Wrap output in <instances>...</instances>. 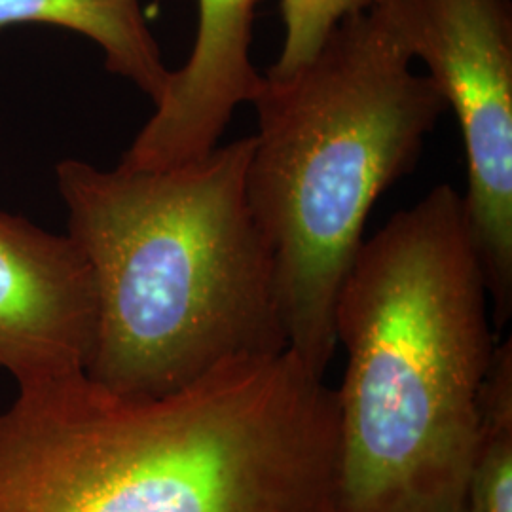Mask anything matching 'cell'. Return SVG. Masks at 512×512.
<instances>
[{
    "label": "cell",
    "instance_id": "cell-9",
    "mask_svg": "<svg viewBox=\"0 0 512 512\" xmlns=\"http://www.w3.org/2000/svg\"><path fill=\"white\" fill-rule=\"evenodd\" d=\"M463 512H512V344H497L480 389Z\"/></svg>",
    "mask_w": 512,
    "mask_h": 512
},
{
    "label": "cell",
    "instance_id": "cell-7",
    "mask_svg": "<svg viewBox=\"0 0 512 512\" xmlns=\"http://www.w3.org/2000/svg\"><path fill=\"white\" fill-rule=\"evenodd\" d=\"M258 0H198L192 54L171 71L154 114L120 167L158 171L188 164L219 147L234 112L253 103L264 74L251 59Z\"/></svg>",
    "mask_w": 512,
    "mask_h": 512
},
{
    "label": "cell",
    "instance_id": "cell-1",
    "mask_svg": "<svg viewBox=\"0 0 512 512\" xmlns=\"http://www.w3.org/2000/svg\"><path fill=\"white\" fill-rule=\"evenodd\" d=\"M334 512H463L490 294L463 194L435 186L355 256L334 311Z\"/></svg>",
    "mask_w": 512,
    "mask_h": 512
},
{
    "label": "cell",
    "instance_id": "cell-3",
    "mask_svg": "<svg viewBox=\"0 0 512 512\" xmlns=\"http://www.w3.org/2000/svg\"><path fill=\"white\" fill-rule=\"evenodd\" d=\"M245 186L272 245L287 349L319 378L334 311L374 203L420 158L446 110L384 2L344 19L306 65L264 74Z\"/></svg>",
    "mask_w": 512,
    "mask_h": 512
},
{
    "label": "cell",
    "instance_id": "cell-6",
    "mask_svg": "<svg viewBox=\"0 0 512 512\" xmlns=\"http://www.w3.org/2000/svg\"><path fill=\"white\" fill-rule=\"evenodd\" d=\"M97 294L73 239L0 211V370L18 385L86 370Z\"/></svg>",
    "mask_w": 512,
    "mask_h": 512
},
{
    "label": "cell",
    "instance_id": "cell-10",
    "mask_svg": "<svg viewBox=\"0 0 512 512\" xmlns=\"http://www.w3.org/2000/svg\"><path fill=\"white\" fill-rule=\"evenodd\" d=\"M380 0H281L285 40L268 73L285 76L306 65L344 19L363 14Z\"/></svg>",
    "mask_w": 512,
    "mask_h": 512
},
{
    "label": "cell",
    "instance_id": "cell-2",
    "mask_svg": "<svg viewBox=\"0 0 512 512\" xmlns=\"http://www.w3.org/2000/svg\"><path fill=\"white\" fill-rule=\"evenodd\" d=\"M251 150L249 135L158 171L55 165L67 234L95 283V382L164 397L287 349L274 251L247 198Z\"/></svg>",
    "mask_w": 512,
    "mask_h": 512
},
{
    "label": "cell",
    "instance_id": "cell-5",
    "mask_svg": "<svg viewBox=\"0 0 512 512\" xmlns=\"http://www.w3.org/2000/svg\"><path fill=\"white\" fill-rule=\"evenodd\" d=\"M380 2L458 118L467 156L463 200L503 327L512 310V2Z\"/></svg>",
    "mask_w": 512,
    "mask_h": 512
},
{
    "label": "cell",
    "instance_id": "cell-8",
    "mask_svg": "<svg viewBox=\"0 0 512 512\" xmlns=\"http://www.w3.org/2000/svg\"><path fill=\"white\" fill-rule=\"evenodd\" d=\"M18 25H54L90 38L110 73L147 93L154 105L171 78L141 0H0V33Z\"/></svg>",
    "mask_w": 512,
    "mask_h": 512
},
{
    "label": "cell",
    "instance_id": "cell-4",
    "mask_svg": "<svg viewBox=\"0 0 512 512\" xmlns=\"http://www.w3.org/2000/svg\"><path fill=\"white\" fill-rule=\"evenodd\" d=\"M0 410V512H293L270 408L232 372L131 397L86 370Z\"/></svg>",
    "mask_w": 512,
    "mask_h": 512
}]
</instances>
